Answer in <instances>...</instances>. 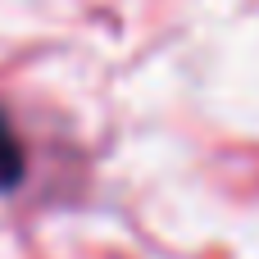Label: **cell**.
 Listing matches in <instances>:
<instances>
[{
	"mask_svg": "<svg viewBox=\"0 0 259 259\" xmlns=\"http://www.w3.org/2000/svg\"><path fill=\"white\" fill-rule=\"evenodd\" d=\"M18 178H23V146H18V137L0 109V191L18 187Z\"/></svg>",
	"mask_w": 259,
	"mask_h": 259,
	"instance_id": "6da1fadb",
	"label": "cell"
}]
</instances>
